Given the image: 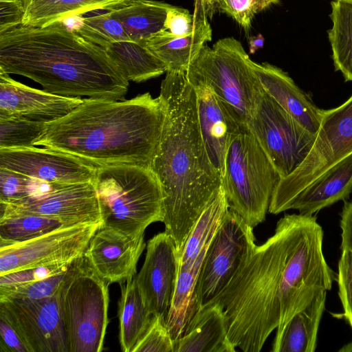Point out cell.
<instances>
[{
    "mask_svg": "<svg viewBox=\"0 0 352 352\" xmlns=\"http://www.w3.org/2000/svg\"><path fill=\"white\" fill-rule=\"evenodd\" d=\"M159 96L165 118L149 167L163 191L165 232L174 241L179 258L221 177L203 142L195 91L186 74L167 72Z\"/></svg>",
    "mask_w": 352,
    "mask_h": 352,
    "instance_id": "1",
    "label": "cell"
},
{
    "mask_svg": "<svg viewBox=\"0 0 352 352\" xmlns=\"http://www.w3.org/2000/svg\"><path fill=\"white\" fill-rule=\"evenodd\" d=\"M0 69L67 97L123 100L129 85L106 50L63 20L41 27L21 23L0 33Z\"/></svg>",
    "mask_w": 352,
    "mask_h": 352,
    "instance_id": "2",
    "label": "cell"
},
{
    "mask_svg": "<svg viewBox=\"0 0 352 352\" xmlns=\"http://www.w3.org/2000/svg\"><path fill=\"white\" fill-rule=\"evenodd\" d=\"M165 118L161 98H85L67 115L47 122L35 146L69 153L97 166H150Z\"/></svg>",
    "mask_w": 352,
    "mask_h": 352,
    "instance_id": "3",
    "label": "cell"
},
{
    "mask_svg": "<svg viewBox=\"0 0 352 352\" xmlns=\"http://www.w3.org/2000/svg\"><path fill=\"white\" fill-rule=\"evenodd\" d=\"M305 217L299 213L280 219L274 234L256 245L229 284L209 302L221 307L234 347L258 352L279 325L282 270Z\"/></svg>",
    "mask_w": 352,
    "mask_h": 352,
    "instance_id": "4",
    "label": "cell"
},
{
    "mask_svg": "<svg viewBox=\"0 0 352 352\" xmlns=\"http://www.w3.org/2000/svg\"><path fill=\"white\" fill-rule=\"evenodd\" d=\"M94 185L102 226L137 238L164 220V195L148 166L119 164L98 166Z\"/></svg>",
    "mask_w": 352,
    "mask_h": 352,
    "instance_id": "5",
    "label": "cell"
},
{
    "mask_svg": "<svg viewBox=\"0 0 352 352\" xmlns=\"http://www.w3.org/2000/svg\"><path fill=\"white\" fill-rule=\"evenodd\" d=\"M280 177L249 129L245 127L228 149L221 188L229 209L252 228L265 221Z\"/></svg>",
    "mask_w": 352,
    "mask_h": 352,
    "instance_id": "6",
    "label": "cell"
},
{
    "mask_svg": "<svg viewBox=\"0 0 352 352\" xmlns=\"http://www.w3.org/2000/svg\"><path fill=\"white\" fill-rule=\"evenodd\" d=\"M241 43L232 37L204 45L186 74L192 85L209 88L247 123L263 89Z\"/></svg>",
    "mask_w": 352,
    "mask_h": 352,
    "instance_id": "7",
    "label": "cell"
},
{
    "mask_svg": "<svg viewBox=\"0 0 352 352\" xmlns=\"http://www.w3.org/2000/svg\"><path fill=\"white\" fill-rule=\"evenodd\" d=\"M109 285L85 256L72 265L62 288L69 352L103 350L109 323Z\"/></svg>",
    "mask_w": 352,
    "mask_h": 352,
    "instance_id": "8",
    "label": "cell"
},
{
    "mask_svg": "<svg viewBox=\"0 0 352 352\" xmlns=\"http://www.w3.org/2000/svg\"><path fill=\"white\" fill-rule=\"evenodd\" d=\"M352 154V95L341 105L323 110L314 142L302 163L280 178L268 211L276 214L289 210L297 196L339 162Z\"/></svg>",
    "mask_w": 352,
    "mask_h": 352,
    "instance_id": "9",
    "label": "cell"
},
{
    "mask_svg": "<svg viewBox=\"0 0 352 352\" xmlns=\"http://www.w3.org/2000/svg\"><path fill=\"white\" fill-rule=\"evenodd\" d=\"M228 209L221 186L192 229L178 258L175 291L166 320L174 341L200 309L196 292L199 276L210 241Z\"/></svg>",
    "mask_w": 352,
    "mask_h": 352,
    "instance_id": "10",
    "label": "cell"
},
{
    "mask_svg": "<svg viewBox=\"0 0 352 352\" xmlns=\"http://www.w3.org/2000/svg\"><path fill=\"white\" fill-rule=\"evenodd\" d=\"M253 228L228 209L208 245L197 285L199 307L229 284L256 247Z\"/></svg>",
    "mask_w": 352,
    "mask_h": 352,
    "instance_id": "11",
    "label": "cell"
},
{
    "mask_svg": "<svg viewBox=\"0 0 352 352\" xmlns=\"http://www.w3.org/2000/svg\"><path fill=\"white\" fill-rule=\"evenodd\" d=\"M247 126L280 178L288 176L302 163L316 137L264 91Z\"/></svg>",
    "mask_w": 352,
    "mask_h": 352,
    "instance_id": "12",
    "label": "cell"
},
{
    "mask_svg": "<svg viewBox=\"0 0 352 352\" xmlns=\"http://www.w3.org/2000/svg\"><path fill=\"white\" fill-rule=\"evenodd\" d=\"M62 288L42 299H0V316L14 328L30 352H69Z\"/></svg>",
    "mask_w": 352,
    "mask_h": 352,
    "instance_id": "13",
    "label": "cell"
},
{
    "mask_svg": "<svg viewBox=\"0 0 352 352\" xmlns=\"http://www.w3.org/2000/svg\"><path fill=\"white\" fill-rule=\"evenodd\" d=\"M102 223L66 226L35 239L0 248V275L39 266L70 265L84 256Z\"/></svg>",
    "mask_w": 352,
    "mask_h": 352,
    "instance_id": "14",
    "label": "cell"
},
{
    "mask_svg": "<svg viewBox=\"0 0 352 352\" xmlns=\"http://www.w3.org/2000/svg\"><path fill=\"white\" fill-rule=\"evenodd\" d=\"M98 166L46 147L0 148V167L48 183L94 182Z\"/></svg>",
    "mask_w": 352,
    "mask_h": 352,
    "instance_id": "15",
    "label": "cell"
},
{
    "mask_svg": "<svg viewBox=\"0 0 352 352\" xmlns=\"http://www.w3.org/2000/svg\"><path fill=\"white\" fill-rule=\"evenodd\" d=\"M4 204L69 225L103 223L94 182L54 183L42 194Z\"/></svg>",
    "mask_w": 352,
    "mask_h": 352,
    "instance_id": "16",
    "label": "cell"
},
{
    "mask_svg": "<svg viewBox=\"0 0 352 352\" xmlns=\"http://www.w3.org/2000/svg\"><path fill=\"white\" fill-rule=\"evenodd\" d=\"M144 262L135 276L137 285L152 315L167 320L175 291L178 256L174 241L166 232L147 243Z\"/></svg>",
    "mask_w": 352,
    "mask_h": 352,
    "instance_id": "17",
    "label": "cell"
},
{
    "mask_svg": "<svg viewBox=\"0 0 352 352\" xmlns=\"http://www.w3.org/2000/svg\"><path fill=\"white\" fill-rule=\"evenodd\" d=\"M144 236L132 238L102 225L91 239L84 256L103 279L109 284L120 285L137 274L138 260L146 246Z\"/></svg>",
    "mask_w": 352,
    "mask_h": 352,
    "instance_id": "18",
    "label": "cell"
},
{
    "mask_svg": "<svg viewBox=\"0 0 352 352\" xmlns=\"http://www.w3.org/2000/svg\"><path fill=\"white\" fill-rule=\"evenodd\" d=\"M192 85L196 94L197 118L203 142L212 166L221 177L230 144L247 125L209 88L198 84Z\"/></svg>",
    "mask_w": 352,
    "mask_h": 352,
    "instance_id": "19",
    "label": "cell"
},
{
    "mask_svg": "<svg viewBox=\"0 0 352 352\" xmlns=\"http://www.w3.org/2000/svg\"><path fill=\"white\" fill-rule=\"evenodd\" d=\"M0 69V118L51 122L72 111L83 100L28 87Z\"/></svg>",
    "mask_w": 352,
    "mask_h": 352,
    "instance_id": "20",
    "label": "cell"
},
{
    "mask_svg": "<svg viewBox=\"0 0 352 352\" xmlns=\"http://www.w3.org/2000/svg\"><path fill=\"white\" fill-rule=\"evenodd\" d=\"M262 89L311 134L316 135L323 110L281 69L267 63L253 62Z\"/></svg>",
    "mask_w": 352,
    "mask_h": 352,
    "instance_id": "21",
    "label": "cell"
},
{
    "mask_svg": "<svg viewBox=\"0 0 352 352\" xmlns=\"http://www.w3.org/2000/svg\"><path fill=\"white\" fill-rule=\"evenodd\" d=\"M194 13L197 22L191 33L175 36L163 30L142 44L165 64L167 72L186 73L202 47L212 39L208 18L196 10Z\"/></svg>",
    "mask_w": 352,
    "mask_h": 352,
    "instance_id": "22",
    "label": "cell"
},
{
    "mask_svg": "<svg viewBox=\"0 0 352 352\" xmlns=\"http://www.w3.org/2000/svg\"><path fill=\"white\" fill-rule=\"evenodd\" d=\"M234 351L227 336L223 311L217 302L201 307L174 341V352Z\"/></svg>",
    "mask_w": 352,
    "mask_h": 352,
    "instance_id": "23",
    "label": "cell"
},
{
    "mask_svg": "<svg viewBox=\"0 0 352 352\" xmlns=\"http://www.w3.org/2000/svg\"><path fill=\"white\" fill-rule=\"evenodd\" d=\"M352 192V154L345 157L304 189L290 209L313 215L324 208L349 198Z\"/></svg>",
    "mask_w": 352,
    "mask_h": 352,
    "instance_id": "24",
    "label": "cell"
},
{
    "mask_svg": "<svg viewBox=\"0 0 352 352\" xmlns=\"http://www.w3.org/2000/svg\"><path fill=\"white\" fill-rule=\"evenodd\" d=\"M326 296V291L318 294L305 308L294 315L279 332H276L272 351H315Z\"/></svg>",
    "mask_w": 352,
    "mask_h": 352,
    "instance_id": "25",
    "label": "cell"
},
{
    "mask_svg": "<svg viewBox=\"0 0 352 352\" xmlns=\"http://www.w3.org/2000/svg\"><path fill=\"white\" fill-rule=\"evenodd\" d=\"M171 6L156 1L129 0L109 12L122 23L131 41L142 45L165 30L166 14Z\"/></svg>",
    "mask_w": 352,
    "mask_h": 352,
    "instance_id": "26",
    "label": "cell"
},
{
    "mask_svg": "<svg viewBox=\"0 0 352 352\" xmlns=\"http://www.w3.org/2000/svg\"><path fill=\"white\" fill-rule=\"evenodd\" d=\"M23 24L41 27L89 11H110L129 0H23Z\"/></svg>",
    "mask_w": 352,
    "mask_h": 352,
    "instance_id": "27",
    "label": "cell"
},
{
    "mask_svg": "<svg viewBox=\"0 0 352 352\" xmlns=\"http://www.w3.org/2000/svg\"><path fill=\"white\" fill-rule=\"evenodd\" d=\"M120 287L118 303L119 340L122 351L132 352L153 315L146 305L135 277L120 284Z\"/></svg>",
    "mask_w": 352,
    "mask_h": 352,
    "instance_id": "28",
    "label": "cell"
},
{
    "mask_svg": "<svg viewBox=\"0 0 352 352\" xmlns=\"http://www.w3.org/2000/svg\"><path fill=\"white\" fill-rule=\"evenodd\" d=\"M66 226L73 225L0 202V248L30 241Z\"/></svg>",
    "mask_w": 352,
    "mask_h": 352,
    "instance_id": "29",
    "label": "cell"
},
{
    "mask_svg": "<svg viewBox=\"0 0 352 352\" xmlns=\"http://www.w3.org/2000/svg\"><path fill=\"white\" fill-rule=\"evenodd\" d=\"M104 50L128 80L140 82L167 72L165 64L142 44L119 41Z\"/></svg>",
    "mask_w": 352,
    "mask_h": 352,
    "instance_id": "30",
    "label": "cell"
},
{
    "mask_svg": "<svg viewBox=\"0 0 352 352\" xmlns=\"http://www.w3.org/2000/svg\"><path fill=\"white\" fill-rule=\"evenodd\" d=\"M331 5L333 25L328 35L335 70L352 81V3L333 0Z\"/></svg>",
    "mask_w": 352,
    "mask_h": 352,
    "instance_id": "31",
    "label": "cell"
},
{
    "mask_svg": "<svg viewBox=\"0 0 352 352\" xmlns=\"http://www.w3.org/2000/svg\"><path fill=\"white\" fill-rule=\"evenodd\" d=\"M75 31L104 49L119 41H131L122 23L109 11L82 18Z\"/></svg>",
    "mask_w": 352,
    "mask_h": 352,
    "instance_id": "32",
    "label": "cell"
},
{
    "mask_svg": "<svg viewBox=\"0 0 352 352\" xmlns=\"http://www.w3.org/2000/svg\"><path fill=\"white\" fill-rule=\"evenodd\" d=\"M47 122L0 118V148L30 147L45 131Z\"/></svg>",
    "mask_w": 352,
    "mask_h": 352,
    "instance_id": "33",
    "label": "cell"
},
{
    "mask_svg": "<svg viewBox=\"0 0 352 352\" xmlns=\"http://www.w3.org/2000/svg\"><path fill=\"white\" fill-rule=\"evenodd\" d=\"M52 184L0 167V202L12 203L42 194Z\"/></svg>",
    "mask_w": 352,
    "mask_h": 352,
    "instance_id": "34",
    "label": "cell"
},
{
    "mask_svg": "<svg viewBox=\"0 0 352 352\" xmlns=\"http://www.w3.org/2000/svg\"><path fill=\"white\" fill-rule=\"evenodd\" d=\"M70 268L45 279L0 288V299H42L50 297L63 286Z\"/></svg>",
    "mask_w": 352,
    "mask_h": 352,
    "instance_id": "35",
    "label": "cell"
},
{
    "mask_svg": "<svg viewBox=\"0 0 352 352\" xmlns=\"http://www.w3.org/2000/svg\"><path fill=\"white\" fill-rule=\"evenodd\" d=\"M132 352H174V340L162 316L153 315Z\"/></svg>",
    "mask_w": 352,
    "mask_h": 352,
    "instance_id": "36",
    "label": "cell"
},
{
    "mask_svg": "<svg viewBox=\"0 0 352 352\" xmlns=\"http://www.w3.org/2000/svg\"><path fill=\"white\" fill-rule=\"evenodd\" d=\"M279 2L280 0H219L218 10L232 17L248 32L256 14Z\"/></svg>",
    "mask_w": 352,
    "mask_h": 352,
    "instance_id": "37",
    "label": "cell"
},
{
    "mask_svg": "<svg viewBox=\"0 0 352 352\" xmlns=\"http://www.w3.org/2000/svg\"><path fill=\"white\" fill-rule=\"evenodd\" d=\"M338 296L341 300L344 313L342 316L352 324V251L342 250L338 261L337 274Z\"/></svg>",
    "mask_w": 352,
    "mask_h": 352,
    "instance_id": "38",
    "label": "cell"
},
{
    "mask_svg": "<svg viewBox=\"0 0 352 352\" xmlns=\"http://www.w3.org/2000/svg\"><path fill=\"white\" fill-rule=\"evenodd\" d=\"M73 265L39 266L0 275V288L42 280L67 271Z\"/></svg>",
    "mask_w": 352,
    "mask_h": 352,
    "instance_id": "39",
    "label": "cell"
},
{
    "mask_svg": "<svg viewBox=\"0 0 352 352\" xmlns=\"http://www.w3.org/2000/svg\"><path fill=\"white\" fill-rule=\"evenodd\" d=\"M197 16L188 10L172 6L168 10L164 27L165 30L175 36H184L191 33L196 25Z\"/></svg>",
    "mask_w": 352,
    "mask_h": 352,
    "instance_id": "40",
    "label": "cell"
},
{
    "mask_svg": "<svg viewBox=\"0 0 352 352\" xmlns=\"http://www.w3.org/2000/svg\"><path fill=\"white\" fill-rule=\"evenodd\" d=\"M24 14L23 0H0V33L21 24Z\"/></svg>",
    "mask_w": 352,
    "mask_h": 352,
    "instance_id": "41",
    "label": "cell"
},
{
    "mask_svg": "<svg viewBox=\"0 0 352 352\" xmlns=\"http://www.w3.org/2000/svg\"><path fill=\"white\" fill-rule=\"evenodd\" d=\"M1 352H30L19 334L3 317L0 316Z\"/></svg>",
    "mask_w": 352,
    "mask_h": 352,
    "instance_id": "42",
    "label": "cell"
},
{
    "mask_svg": "<svg viewBox=\"0 0 352 352\" xmlns=\"http://www.w3.org/2000/svg\"><path fill=\"white\" fill-rule=\"evenodd\" d=\"M341 250L352 251V201H344L340 213Z\"/></svg>",
    "mask_w": 352,
    "mask_h": 352,
    "instance_id": "43",
    "label": "cell"
},
{
    "mask_svg": "<svg viewBox=\"0 0 352 352\" xmlns=\"http://www.w3.org/2000/svg\"><path fill=\"white\" fill-rule=\"evenodd\" d=\"M219 0H195L194 10L212 18L218 10Z\"/></svg>",
    "mask_w": 352,
    "mask_h": 352,
    "instance_id": "44",
    "label": "cell"
},
{
    "mask_svg": "<svg viewBox=\"0 0 352 352\" xmlns=\"http://www.w3.org/2000/svg\"><path fill=\"white\" fill-rule=\"evenodd\" d=\"M264 38L258 34L249 38L250 52L253 54L263 46Z\"/></svg>",
    "mask_w": 352,
    "mask_h": 352,
    "instance_id": "45",
    "label": "cell"
},
{
    "mask_svg": "<svg viewBox=\"0 0 352 352\" xmlns=\"http://www.w3.org/2000/svg\"><path fill=\"white\" fill-rule=\"evenodd\" d=\"M352 328V324H349ZM340 351H352V342L344 346Z\"/></svg>",
    "mask_w": 352,
    "mask_h": 352,
    "instance_id": "46",
    "label": "cell"
},
{
    "mask_svg": "<svg viewBox=\"0 0 352 352\" xmlns=\"http://www.w3.org/2000/svg\"><path fill=\"white\" fill-rule=\"evenodd\" d=\"M341 1H345V2H347V3H352V0H341Z\"/></svg>",
    "mask_w": 352,
    "mask_h": 352,
    "instance_id": "47",
    "label": "cell"
}]
</instances>
